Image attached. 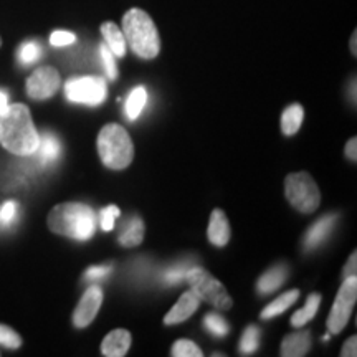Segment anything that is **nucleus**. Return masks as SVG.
I'll list each match as a JSON object with an SVG mask.
<instances>
[{
  "label": "nucleus",
  "instance_id": "2eb2a0df",
  "mask_svg": "<svg viewBox=\"0 0 357 357\" xmlns=\"http://www.w3.org/2000/svg\"><path fill=\"white\" fill-rule=\"evenodd\" d=\"M336 222H337V217L334 215V213L333 215H326L321 218V220L316 222L306 234V240H305L306 248L311 250V248L319 247V245L328 238V235L331 234L334 225H336Z\"/></svg>",
  "mask_w": 357,
  "mask_h": 357
},
{
  "label": "nucleus",
  "instance_id": "6ab92c4d",
  "mask_svg": "<svg viewBox=\"0 0 357 357\" xmlns=\"http://www.w3.org/2000/svg\"><path fill=\"white\" fill-rule=\"evenodd\" d=\"M300 298V289H289L284 294H281L280 298H276L273 303H270L265 310L261 311V319H271L275 316L283 314L289 306L294 305V301Z\"/></svg>",
  "mask_w": 357,
  "mask_h": 357
},
{
  "label": "nucleus",
  "instance_id": "4468645a",
  "mask_svg": "<svg viewBox=\"0 0 357 357\" xmlns=\"http://www.w3.org/2000/svg\"><path fill=\"white\" fill-rule=\"evenodd\" d=\"M311 347V337L307 331L289 334L281 342V356L283 357H301L306 356Z\"/></svg>",
  "mask_w": 357,
  "mask_h": 357
},
{
  "label": "nucleus",
  "instance_id": "423d86ee",
  "mask_svg": "<svg viewBox=\"0 0 357 357\" xmlns=\"http://www.w3.org/2000/svg\"><path fill=\"white\" fill-rule=\"evenodd\" d=\"M284 194L289 204L301 213H312L321 204L319 187L307 172L289 174L284 184Z\"/></svg>",
  "mask_w": 357,
  "mask_h": 357
},
{
  "label": "nucleus",
  "instance_id": "4c0bfd02",
  "mask_svg": "<svg viewBox=\"0 0 357 357\" xmlns=\"http://www.w3.org/2000/svg\"><path fill=\"white\" fill-rule=\"evenodd\" d=\"M8 108V95L6 91H0V114H3Z\"/></svg>",
  "mask_w": 357,
  "mask_h": 357
},
{
  "label": "nucleus",
  "instance_id": "f3484780",
  "mask_svg": "<svg viewBox=\"0 0 357 357\" xmlns=\"http://www.w3.org/2000/svg\"><path fill=\"white\" fill-rule=\"evenodd\" d=\"M287 276H288L287 265H276L271 268V270H268L266 273L258 280L257 289L261 294L273 293L275 289H278L281 284H283V281L287 280Z\"/></svg>",
  "mask_w": 357,
  "mask_h": 357
},
{
  "label": "nucleus",
  "instance_id": "ea45409f",
  "mask_svg": "<svg viewBox=\"0 0 357 357\" xmlns=\"http://www.w3.org/2000/svg\"><path fill=\"white\" fill-rule=\"evenodd\" d=\"M0 47H2V38H0Z\"/></svg>",
  "mask_w": 357,
  "mask_h": 357
},
{
  "label": "nucleus",
  "instance_id": "7c9ffc66",
  "mask_svg": "<svg viewBox=\"0 0 357 357\" xmlns=\"http://www.w3.org/2000/svg\"><path fill=\"white\" fill-rule=\"evenodd\" d=\"M77 42V37L75 33L66 32V30H55L50 35V43L53 47H68V45Z\"/></svg>",
  "mask_w": 357,
  "mask_h": 357
},
{
  "label": "nucleus",
  "instance_id": "cd10ccee",
  "mask_svg": "<svg viewBox=\"0 0 357 357\" xmlns=\"http://www.w3.org/2000/svg\"><path fill=\"white\" fill-rule=\"evenodd\" d=\"M0 346L7 349H19L22 346V337L19 333H15L8 326L0 324Z\"/></svg>",
  "mask_w": 357,
  "mask_h": 357
},
{
  "label": "nucleus",
  "instance_id": "f8f14e48",
  "mask_svg": "<svg viewBox=\"0 0 357 357\" xmlns=\"http://www.w3.org/2000/svg\"><path fill=\"white\" fill-rule=\"evenodd\" d=\"M131 347V333L126 329H114L102 339L101 352L106 357H123Z\"/></svg>",
  "mask_w": 357,
  "mask_h": 357
},
{
  "label": "nucleus",
  "instance_id": "bb28decb",
  "mask_svg": "<svg viewBox=\"0 0 357 357\" xmlns=\"http://www.w3.org/2000/svg\"><path fill=\"white\" fill-rule=\"evenodd\" d=\"M42 56V48L35 42H25L19 50V61L22 65H32Z\"/></svg>",
  "mask_w": 357,
  "mask_h": 357
},
{
  "label": "nucleus",
  "instance_id": "e433bc0d",
  "mask_svg": "<svg viewBox=\"0 0 357 357\" xmlns=\"http://www.w3.org/2000/svg\"><path fill=\"white\" fill-rule=\"evenodd\" d=\"M185 273H187V270H182V268H176V270L167 271L166 280L171 284H174V283H177V281H181L182 278H185Z\"/></svg>",
  "mask_w": 357,
  "mask_h": 357
},
{
  "label": "nucleus",
  "instance_id": "72a5a7b5",
  "mask_svg": "<svg viewBox=\"0 0 357 357\" xmlns=\"http://www.w3.org/2000/svg\"><path fill=\"white\" fill-rule=\"evenodd\" d=\"M342 357H356L357 356V339L356 336H351L347 341L344 342L341 351Z\"/></svg>",
  "mask_w": 357,
  "mask_h": 357
},
{
  "label": "nucleus",
  "instance_id": "ddd939ff",
  "mask_svg": "<svg viewBox=\"0 0 357 357\" xmlns=\"http://www.w3.org/2000/svg\"><path fill=\"white\" fill-rule=\"evenodd\" d=\"M208 240L215 247H225L230 242V223L227 218L225 212L220 208H215L211 215V222H208L207 230Z\"/></svg>",
  "mask_w": 357,
  "mask_h": 357
},
{
  "label": "nucleus",
  "instance_id": "f03ea898",
  "mask_svg": "<svg viewBox=\"0 0 357 357\" xmlns=\"http://www.w3.org/2000/svg\"><path fill=\"white\" fill-rule=\"evenodd\" d=\"M48 229L53 234L86 242L95 235L98 227L96 213L91 207L78 202L58 204L47 218Z\"/></svg>",
  "mask_w": 357,
  "mask_h": 357
},
{
  "label": "nucleus",
  "instance_id": "9d476101",
  "mask_svg": "<svg viewBox=\"0 0 357 357\" xmlns=\"http://www.w3.org/2000/svg\"><path fill=\"white\" fill-rule=\"evenodd\" d=\"M102 305V291L100 287L93 284L84 291L82 301L78 303L77 310L73 312V324L77 328L83 329L93 323V319L96 318L98 311Z\"/></svg>",
  "mask_w": 357,
  "mask_h": 357
},
{
  "label": "nucleus",
  "instance_id": "4be33fe9",
  "mask_svg": "<svg viewBox=\"0 0 357 357\" xmlns=\"http://www.w3.org/2000/svg\"><path fill=\"white\" fill-rule=\"evenodd\" d=\"M319 305H321V294L319 293L310 294V296H307L306 305L291 316V324L294 328H301V326H305L307 321L314 318L316 312L319 310Z\"/></svg>",
  "mask_w": 357,
  "mask_h": 357
},
{
  "label": "nucleus",
  "instance_id": "b1692460",
  "mask_svg": "<svg viewBox=\"0 0 357 357\" xmlns=\"http://www.w3.org/2000/svg\"><path fill=\"white\" fill-rule=\"evenodd\" d=\"M204 324H205V328H207L208 333H212L213 336H218V337L227 336L230 331L229 323H227V321L223 319L220 314H217V312H211V314L205 316Z\"/></svg>",
  "mask_w": 357,
  "mask_h": 357
},
{
  "label": "nucleus",
  "instance_id": "a211bd4d",
  "mask_svg": "<svg viewBox=\"0 0 357 357\" xmlns=\"http://www.w3.org/2000/svg\"><path fill=\"white\" fill-rule=\"evenodd\" d=\"M60 151H61L60 141H58V137L55 136V134L45 132L43 136L40 137L38 147L35 153H38V158L43 164H52L58 159Z\"/></svg>",
  "mask_w": 357,
  "mask_h": 357
},
{
  "label": "nucleus",
  "instance_id": "7ed1b4c3",
  "mask_svg": "<svg viewBox=\"0 0 357 357\" xmlns=\"http://www.w3.org/2000/svg\"><path fill=\"white\" fill-rule=\"evenodd\" d=\"M123 35L131 50L142 60H153L160 52V37L151 15L142 8H131L123 17Z\"/></svg>",
  "mask_w": 357,
  "mask_h": 357
},
{
  "label": "nucleus",
  "instance_id": "20e7f679",
  "mask_svg": "<svg viewBox=\"0 0 357 357\" xmlns=\"http://www.w3.org/2000/svg\"><path fill=\"white\" fill-rule=\"evenodd\" d=\"M98 153L106 167L114 171L126 169L134 158L131 136L119 124H106L98 134Z\"/></svg>",
  "mask_w": 357,
  "mask_h": 357
},
{
  "label": "nucleus",
  "instance_id": "c756f323",
  "mask_svg": "<svg viewBox=\"0 0 357 357\" xmlns=\"http://www.w3.org/2000/svg\"><path fill=\"white\" fill-rule=\"evenodd\" d=\"M121 215L119 208L116 205H108L100 212V225L105 231H109L114 229V220Z\"/></svg>",
  "mask_w": 357,
  "mask_h": 357
},
{
  "label": "nucleus",
  "instance_id": "1a4fd4ad",
  "mask_svg": "<svg viewBox=\"0 0 357 357\" xmlns=\"http://www.w3.org/2000/svg\"><path fill=\"white\" fill-rule=\"evenodd\" d=\"M60 84V73L53 66H42L26 79V95L32 100H48L58 91Z\"/></svg>",
  "mask_w": 357,
  "mask_h": 357
},
{
  "label": "nucleus",
  "instance_id": "393cba45",
  "mask_svg": "<svg viewBox=\"0 0 357 357\" xmlns=\"http://www.w3.org/2000/svg\"><path fill=\"white\" fill-rule=\"evenodd\" d=\"M258 344H260V331L257 326H248L240 341V351L242 354H253L258 349Z\"/></svg>",
  "mask_w": 357,
  "mask_h": 357
},
{
  "label": "nucleus",
  "instance_id": "c85d7f7f",
  "mask_svg": "<svg viewBox=\"0 0 357 357\" xmlns=\"http://www.w3.org/2000/svg\"><path fill=\"white\" fill-rule=\"evenodd\" d=\"M100 55H101L102 65H105V70H106V75H108V78L109 79L118 78V66H116L114 55L106 43L100 45Z\"/></svg>",
  "mask_w": 357,
  "mask_h": 357
},
{
  "label": "nucleus",
  "instance_id": "6e6552de",
  "mask_svg": "<svg viewBox=\"0 0 357 357\" xmlns=\"http://www.w3.org/2000/svg\"><path fill=\"white\" fill-rule=\"evenodd\" d=\"M357 300V278L349 276L344 280V283L339 288L336 300H334L333 310L329 312L328 318V329L329 333L339 334L349 323L351 311L356 305Z\"/></svg>",
  "mask_w": 357,
  "mask_h": 357
},
{
  "label": "nucleus",
  "instance_id": "5701e85b",
  "mask_svg": "<svg viewBox=\"0 0 357 357\" xmlns=\"http://www.w3.org/2000/svg\"><path fill=\"white\" fill-rule=\"evenodd\" d=\"M147 102V91L142 86L134 88L131 91V95L128 98L126 102V116L129 121H134V119L139 118V114L142 113Z\"/></svg>",
  "mask_w": 357,
  "mask_h": 357
},
{
  "label": "nucleus",
  "instance_id": "f704fd0d",
  "mask_svg": "<svg viewBox=\"0 0 357 357\" xmlns=\"http://www.w3.org/2000/svg\"><path fill=\"white\" fill-rule=\"evenodd\" d=\"M356 271H357V253L354 252L346 263L344 273H342V276H344V280L349 278V276H356Z\"/></svg>",
  "mask_w": 357,
  "mask_h": 357
},
{
  "label": "nucleus",
  "instance_id": "473e14b6",
  "mask_svg": "<svg viewBox=\"0 0 357 357\" xmlns=\"http://www.w3.org/2000/svg\"><path fill=\"white\" fill-rule=\"evenodd\" d=\"M111 271V266L109 265H101V266H91L88 268L86 273H84V278L95 281V280H100L102 276H106Z\"/></svg>",
  "mask_w": 357,
  "mask_h": 357
},
{
  "label": "nucleus",
  "instance_id": "9b49d317",
  "mask_svg": "<svg viewBox=\"0 0 357 357\" xmlns=\"http://www.w3.org/2000/svg\"><path fill=\"white\" fill-rule=\"evenodd\" d=\"M199 305H200V300L195 296V293L192 291V289L190 291H185L181 296V300H178L176 305H174L172 310L166 314V318H164V324L172 326L189 319L190 316L199 310Z\"/></svg>",
  "mask_w": 357,
  "mask_h": 357
},
{
  "label": "nucleus",
  "instance_id": "412c9836",
  "mask_svg": "<svg viewBox=\"0 0 357 357\" xmlns=\"http://www.w3.org/2000/svg\"><path fill=\"white\" fill-rule=\"evenodd\" d=\"M303 116H305V111L300 105H291L288 106L287 109L283 111V116H281V132L284 136H293L300 131Z\"/></svg>",
  "mask_w": 357,
  "mask_h": 357
},
{
  "label": "nucleus",
  "instance_id": "a878e982",
  "mask_svg": "<svg viewBox=\"0 0 357 357\" xmlns=\"http://www.w3.org/2000/svg\"><path fill=\"white\" fill-rule=\"evenodd\" d=\"M172 356L174 357H202L204 352L195 342L189 341V339H178L172 346Z\"/></svg>",
  "mask_w": 357,
  "mask_h": 357
},
{
  "label": "nucleus",
  "instance_id": "0eeeda50",
  "mask_svg": "<svg viewBox=\"0 0 357 357\" xmlns=\"http://www.w3.org/2000/svg\"><path fill=\"white\" fill-rule=\"evenodd\" d=\"M65 95L71 102H82L88 106L102 105L108 95L106 82L100 77L71 78L65 84Z\"/></svg>",
  "mask_w": 357,
  "mask_h": 357
},
{
  "label": "nucleus",
  "instance_id": "aec40b11",
  "mask_svg": "<svg viewBox=\"0 0 357 357\" xmlns=\"http://www.w3.org/2000/svg\"><path fill=\"white\" fill-rule=\"evenodd\" d=\"M144 238V223L139 217H132L126 225L123 227L121 235H119V243L123 247H136Z\"/></svg>",
  "mask_w": 357,
  "mask_h": 357
},
{
  "label": "nucleus",
  "instance_id": "f257e3e1",
  "mask_svg": "<svg viewBox=\"0 0 357 357\" xmlns=\"http://www.w3.org/2000/svg\"><path fill=\"white\" fill-rule=\"evenodd\" d=\"M0 142L8 153L32 155L37 151L40 136L35 129L30 109L22 102L8 106L0 114Z\"/></svg>",
  "mask_w": 357,
  "mask_h": 357
},
{
  "label": "nucleus",
  "instance_id": "dca6fc26",
  "mask_svg": "<svg viewBox=\"0 0 357 357\" xmlns=\"http://www.w3.org/2000/svg\"><path fill=\"white\" fill-rule=\"evenodd\" d=\"M100 30L102 38H105V43L108 45V48L113 52L114 56L123 58L126 55V38H124L123 30L114 22H105Z\"/></svg>",
  "mask_w": 357,
  "mask_h": 357
},
{
  "label": "nucleus",
  "instance_id": "58836bf2",
  "mask_svg": "<svg viewBox=\"0 0 357 357\" xmlns=\"http://www.w3.org/2000/svg\"><path fill=\"white\" fill-rule=\"evenodd\" d=\"M356 40H357V32H354V33H352V37H351V52H352V55H357V47H356Z\"/></svg>",
  "mask_w": 357,
  "mask_h": 357
},
{
  "label": "nucleus",
  "instance_id": "2f4dec72",
  "mask_svg": "<svg viewBox=\"0 0 357 357\" xmlns=\"http://www.w3.org/2000/svg\"><path fill=\"white\" fill-rule=\"evenodd\" d=\"M17 202H13V200H8L0 207V222L3 223V225H8V223H12L15 220V215H17Z\"/></svg>",
  "mask_w": 357,
  "mask_h": 357
},
{
  "label": "nucleus",
  "instance_id": "c9c22d12",
  "mask_svg": "<svg viewBox=\"0 0 357 357\" xmlns=\"http://www.w3.org/2000/svg\"><path fill=\"white\" fill-rule=\"evenodd\" d=\"M346 158L356 162L357 160V139L356 137H351L346 144Z\"/></svg>",
  "mask_w": 357,
  "mask_h": 357
},
{
  "label": "nucleus",
  "instance_id": "39448f33",
  "mask_svg": "<svg viewBox=\"0 0 357 357\" xmlns=\"http://www.w3.org/2000/svg\"><path fill=\"white\" fill-rule=\"evenodd\" d=\"M185 280L189 281L192 291L200 301H207L208 305L220 311H229L234 306V301H231L230 294L227 293L225 287L204 268L197 266L187 270Z\"/></svg>",
  "mask_w": 357,
  "mask_h": 357
}]
</instances>
